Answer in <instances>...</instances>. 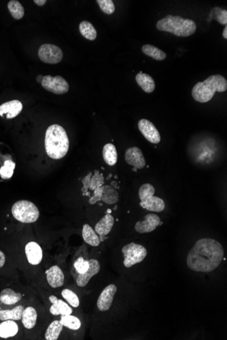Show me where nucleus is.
Returning <instances> with one entry per match:
<instances>
[{"instance_id": "obj_1", "label": "nucleus", "mask_w": 227, "mask_h": 340, "mask_svg": "<svg viewBox=\"0 0 227 340\" xmlns=\"http://www.w3.org/2000/svg\"><path fill=\"white\" fill-rule=\"evenodd\" d=\"M224 258V249L217 240L202 238L195 242L187 255V266L199 272L209 273L217 269Z\"/></svg>"}, {"instance_id": "obj_2", "label": "nucleus", "mask_w": 227, "mask_h": 340, "mask_svg": "<svg viewBox=\"0 0 227 340\" xmlns=\"http://www.w3.org/2000/svg\"><path fill=\"white\" fill-rule=\"evenodd\" d=\"M69 147V138L64 128L59 125L50 126L45 136V149L48 156L52 159H61L68 154Z\"/></svg>"}, {"instance_id": "obj_3", "label": "nucleus", "mask_w": 227, "mask_h": 340, "mask_svg": "<svg viewBox=\"0 0 227 340\" xmlns=\"http://www.w3.org/2000/svg\"><path fill=\"white\" fill-rule=\"evenodd\" d=\"M227 90V81L221 75H212L203 82H199L192 90V96L196 102H207L212 100L216 92L223 93Z\"/></svg>"}, {"instance_id": "obj_4", "label": "nucleus", "mask_w": 227, "mask_h": 340, "mask_svg": "<svg viewBox=\"0 0 227 340\" xmlns=\"http://www.w3.org/2000/svg\"><path fill=\"white\" fill-rule=\"evenodd\" d=\"M156 28L158 30L169 32L178 37H189L195 33L197 25L192 20L184 19L180 16L167 15L158 21Z\"/></svg>"}, {"instance_id": "obj_5", "label": "nucleus", "mask_w": 227, "mask_h": 340, "mask_svg": "<svg viewBox=\"0 0 227 340\" xmlns=\"http://www.w3.org/2000/svg\"><path fill=\"white\" fill-rule=\"evenodd\" d=\"M154 193L155 189L152 185L150 183L142 185L139 190V197L141 201L140 204L144 209L160 213L165 209V202L161 198L154 197Z\"/></svg>"}, {"instance_id": "obj_6", "label": "nucleus", "mask_w": 227, "mask_h": 340, "mask_svg": "<svg viewBox=\"0 0 227 340\" xmlns=\"http://www.w3.org/2000/svg\"><path fill=\"white\" fill-rule=\"evenodd\" d=\"M12 214L17 221L24 224L36 222L39 217L38 208L33 203L28 201H19L12 207Z\"/></svg>"}, {"instance_id": "obj_7", "label": "nucleus", "mask_w": 227, "mask_h": 340, "mask_svg": "<svg viewBox=\"0 0 227 340\" xmlns=\"http://www.w3.org/2000/svg\"><path fill=\"white\" fill-rule=\"evenodd\" d=\"M122 253L124 256V266L131 268L135 264L143 262L147 256V249L140 244L131 242L123 246Z\"/></svg>"}, {"instance_id": "obj_8", "label": "nucleus", "mask_w": 227, "mask_h": 340, "mask_svg": "<svg viewBox=\"0 0 227 340\" xmlns=\"http://www.w3.org/2000/svg\"><path fill=\"white\" fill-rule=\"evenodd\" d=\"M38 57L39 59L48 64H59L64 57L62 50L55 45L46 44H43L38 50Z\"/></svg>"}, {"instance_id": "obj_9", "label": "nucleus", "mask_w": 227, "mask_h": 340, "mask_svg": "<svg viewBox=\"0 0 227 340\" xmlns=\"http://www.w3.org/2000/svg\"><path fill=\"white\" fill-rule=\"evenodd\" d=\"M42 87L46 91L51 92L56 95H63L69 91V84L63 77L57 75L52 77L51 75L44 76L42 82Z\"/></svg>"}, {"instance_id": "obj_10", "label": "nucleus", "mask_w": 227, "mask_h": 340, "mask_svg": "<svg viewBox=\"0 0 227 340\" xmlns=\"http://www.w3.org/2000/svg\"><path fill=\"white\" fill-rule=\"evenodd\" d=\"M138 128L144 137L151 143L157 144L161 141V135L152 122L147 119L140 120Z\"/></svg>"}, {"instance_id": "obj_11", "label": "nucleus", "mask_w": 227, "mask_h": 340, "mask_svg": "<svg viewBox=\"0 0 227 340\" xmlns=\"http://www.w3.org/2000/svg\"><path fill=\"white\" fill-rule=\"evenodd\" d=\"M161 219L156 214L150 213L146 215L142 220L138 221L135 229L138 233H149L154 231L159 226Z\"/></svg>"}, {"instance_id": "obj_12", "label": "nucleus", "mask_w": 227, "mask_h": 340, "mask_svg": "<svg viewBox=\"0 0 227 340\" xmlns=\"http://www.w3.org/2000/svg\"><path fill=\"white\" fill-rule=\"evenodd\" d=\"M116 291V286L114 285V284L107 286L102 291L97 302V306L98 307L99 310L102 311V312H105V311H107L111 308Z\"/></svg>"}, {"instance_id": "obj_13", "label": "nucleus", "mask_w": 227, "mask_h": 340, "mask_svg": "<svg viewBox=\"0 0 227 340\" xmlns=\"http://www.w3.org/2000/svg\"><path fill=\"white\" fill-rule=\"evenodd\" d=\"M125 158L126 163L135 169H142L146 166V160L143 153L138 147L127 149L125 152Z\"/></svg>"}, {"instance_id": "obj_14", "label": "nucleus", "mask_w": 227, "mask_h": 340, "mask_svg": "<svg viewBox=\"0 0 227 340\" xmlns=\"http://www.w3.org/2000/svg\"><path fill=\"white\" fill-rule=\"evenodd\" d=\"M89 268L88 271L86 272L84 274H77L76 276V281L77 285L80 287H85L89 280L93 278L95 275L100 272L101 266L100 262L98 260L92 259L89 260Z\"/></svg>"}, {"instance_id": "obj_15", "label": "nucleus", "mask_w": 227, "mask_h": 340, "mask_svg": "<svg viewBox=\"0 0 227 340\" xmlns=\"http://www.w3.org/2000/svg\"><path fill=\"white\" fill-rule=\"evenodd\" d=\"M23 109V105L19 100H12L0 105V116H6L7 119L15 118Z\"/></svg>"}, {"instance_id": "obj_16", "label": "nucleus", "mask_w": 227, "mask_h": 340, "mask_svg": "<svg viewBox=\"0 0 227 340\" xmlns=\"http://www.w3.org/2000/svg\"><path fill=\"white\" fill-rule=\"evenodd\" d=\"M25 254L29 263L32 265H38L42 262V249L37 242H30L27 244L25 246Z\"/></svg>"}, {"instance_id": "obj_17", "label": "nucleus", "mask_w": 227, "mask_h": 340, "mask_svg": "<svg viewBox=\"0 0 227 340\" xmlns=\"http://www.w3.org/2000/svg\"><path fill=\"white\" fill-rule=\"evenodd\" d=\"M46 280L48 285L52 288L62 287L64 284L65 276L64 272L58 266H53L46 272Z\"/></svg>"}, {"instance_id": "obj_18", "label": "nucleus", "mask_w": 227, "mask_h": 340, "mask_svg": "<svg viewBox=\"0 0 227 340\" xmlns=\"http://www.w3.org/2000/svg\"><path fill=\"white\" fill-rule=\"evenodd\" d=\"M49 300L52 303L51 307H50V312L53 315H70V314H72V311H73L72 307L63 300H59L55 296H50Z\"/></svg>"}, {"instance_id": "obj_19", "label": "nucleus", "mask_w": 227, "mask_h": 340, "mask_svg": "<svg viewBox=\"0 0 227 340\" xmlns=\"http://www.w3.org/2000/svg\"><path fill=\"white\" fill-rule=\"evenodd\" d=\"M114 224V219L113 216L111 214L108 213L95 225V231L100 237L101 241L103 240L104 237L111 233Z\"/></svg>"}, {"instance_id": "obj_20", "label": "nucleus", "mask_w": 227, "mask_h": 340, "mask_svg": "<svg viewBox=\"0 0 227 340\" xmlns=\"http://www.w3.org/2000/svg\"><path fill=\"white\" fill-rule=\"evenodd\" d=\"M136 80L138 85L142 88L145 93H151L155 89V82L151 75L147 73L140 72L136 76Z\"/></svg>"}, {"instance_id": "obj_21", "label": "nucleus", "mask_w": 227, "mask_h": 340, "mask_svg": "<svg viewBox=\"0 0 227 340\" xmlns=\"http://www.w3.org/2000/svg\"><path fill=\"white\" fill-rule=\"evenodd\" d=\"M82 235L86 243L92 246L100 245L101 242L100 237L89 224L84 225L83 228H82Z\"/></svg>"}, {"instance_id": "obj_22", "label": "nucleus", "mask_w": 227, "mask_h": 340, "mask_svg": "<svg viewBox=\"0 0 227 340\" xmlns=\"http://www.w3.org/2000/svg\"><path fill=\"white\" fill-rule=\"evenodd\" d=\"M18 331H19L18 325L12 320H7L0 323V337L1 338L14 337L17 335Z\"/></svg>"}, {"instance_id": "obj_23", "label": "nucleus", "mask_w": 227, "mask_h": 340, "mask_svg": "<svg viewBox=\"0 0 227 340\" xmlns=\"http://www.w3.org/2000/svg\"><path fill=\"white\" fill-rule=\"evenodd\" d=\"M22 299V294L16 293L12 289H5L0 293V301L3 305H13L18 303Z\"/></svg>"}, {"instance_id": "obj_24", "label": "nucleus", "mask_w": 227, "mask_h": 340, "mask_svg": "<svg viewBox=\"0 0 227 340\" xmlns=\"http://www.w3.org/2000/svg\"><path fill=\"white\" fill-rule=\"evenodd\" d=\"M38 314L36 309L32 306L26 307L22 314V323L26 329H33L37 322Z\"/></svg>"}, {"instance_id": "obj_25", "label": "nucleus", "mask_w": 227, "mask_h": 340, "mask_svg": "<svg viewBox=\"0 0 227 340\" xmlns=\"http://www.w3.org/2000/svg\"><path fill=\"white\" fill-rule=\"evenodd\" d=\"M103 157L104 161L109 166L116 165L118 161V153L116 147L112 143L106 144L103 148Z\"/></svg>"}, {"instance_id": "obj_26", "label": "nucleus", "mask_w": 227, "mask_h": 340, "mask_svg": "<svg viewBox=\"0 0 227 340\" xmlns=\"http://www.w3.org/2000/svg\"><path fill=\"white\" fill-rule=\"evenodd\" d=\"M25 307L23 306H18L12 310H0V320L1 321H19L22 319V314Z\"/></svg>"}, {"instance_id": "obj_27", "label": "nucleus", "mask_w": 227, "mask_h": 340, "mask_svg": "<svg viewBox=\"0 0 227 340\" xmlns=\"http://www.w3.org/2000/svg\"><path fill=\"white\" fill-rule=\"evenodd\" d=\"M64 325L60 321H54L50 324L45 332V339L46 340H57L62 332Z\"/></svg>"}, {"instance_id": "obj_28", "label": "nucleus", "mask_w": 227, "mask_h": 340, "mask_svg": "<svg viewBox=\"0 0 227 340\" xmlns=\"http://www.w3.org/2000/svg\"><path fill=\"white\" fill-rule=\"evenodd\" d=\"M142 51L146 55L152 57L156 61H163L167 57L166 54L164 53L163 50L151 44L144 45L142 48Z\"/></svg>"}, {"instance_id": "obj_29", "label": "nucleus", "mask_w": 227, "mask_h": 340, "mask_svg": "<svg viewBox=\"0 0 227 340\" xmlns=\"http://www.w3.org/2000/svg\"><path fill=\"white\" fill-rule=\"evenodd\" d=\"M79 31L81 35L89 40L93 41L96 39L97 31L89 21H82L79 25Z\"/></svg>"}, {"instance_id": "obj_30", "label": "nucleus", "mask_w": 227, "mask_h": 340, "mask_svg": "<svg viewBox=\"0 0 227 340\" xmlns=\"http://www.w3.org/2000/svg\"><path fill=\"white\" fill-rule=\"evenodd\" d=\"M118 194L113 188L109 185L104 186L102 201L108 204H114L118 201Z\"/></svg>"}, {"instance_id": "obj_31", "label": "nucleus", "mask_w": 227, "mask_h": 340, "mask_svg": "<svg viewBox=\"0 0 227 340\" xmlns=\"http://www.w3.org/2000/svg\"><path fill=\"white\" fill-rule=\"evenodd\" d=\"M9 12L11 14L12 17L14 19L19 20L22 19L24 16L25 10L22 4L17 0H11L8 3Z\"/></svg>"}, {"instance_id": "obj_32", "label": "nucleus", "mask_w": 227, "mask_h": 340, "mask_svg": "<svg viewBox=\"0 0 227 340\" xmlns=\"http://www.w3.org/2000/svg\"><path fill=\"white\" fill-rule=\"evenodd\" d=\"M60 322L64 327L71 329V330H78L81 327V321L78 318L75 316L61 315Z\"/></svg>"}, {"instance_id": "obj_33", "label": "nucleus", "mask_w": 227, "mask_h": 340, "mask_svg": "<svg viewBox=\"0 0 227 340\" xmlns=\"http://www.w3.org/2000/svg\"><path fill=\"white\" fill-rule=\"evenodd\" d=\"M208 21H210L212 19H216L218 22L221 25H227V10L215 7L211 10L210 17Z\"/></svg>"}, {"instance_id": "obj_34", "label": "nucleus", "mask_w": 227, "mask_h": 340, "mask_svg": "<svg viewBox=\"0 0 227 340\" xmlns=\"http://www.w3.org/2000/svg\"><path fill=\"white\" fill-rule=\"evenodd\" d=\"M16 165L11 160H8L3 163L2 167L0 168V176L3 179H10L13 175L14 170Z\"/></svg>"}, {"instance_id": "obj_35", "label": "nucleus", "mask_w": 227, "mask_h": 340, "mask_svg": "<svg viewBox=\"0 0 227 340\" xmlns=\"http://www.w3.org/2000/svg\"><path fill=\"white\" fill-rule=\"evenodd\" d=\"M61 296L71 306L78 307L80 305V300H79L78 297L74 291L70 290V289H64L61 292Z\"/></svg>"}, {"instance_id": "obj_36", "label": "nucleus", "mask_w": 227, "mask_h": 340, "mask_svg": "<svg viewBox=\"0 0 227 340\" xmlns=\"http://www.w3.org/2000/svg\"><path fill=\"white\" fill-rule=\"evenodd\" d=\"M74 267L77 274H84L89 268V260H85L82 257H79L74 264Z\"/></svg>"}, {"instance_id": "obj_37", "label": "nucleus", "mask_w": 227, "mask_h": 340, "mask_svg": "<svg viewBox=\"0 0 227 340\" xmlns=\"http://www.w3.org/2000/svg\"><path fill=\"white\" fill-rule=\"evenodd\" d=\"M101 10L106 14H113L115 11L114 3L112 0H97Z\"/></svg>"}, {"instance_id": "obj_38", "label": "nucleus", "mask_w": 227, "mask_h": 340, "mask_svg": "<svg viewBox=\"0 0 227 340\" xmlns=\"http://www.w3.org/2000/svg\"><path fill=\"white\" fill-rule=\"evenodd\" d=\"M104 183V178L102 174H101L98 170H95L94 175L92 177L91 183H90L89 189L91 190H95L97 188L103 186Z\"/></svg>"}, {"instance_id": "obj_39", "label": "nucleus", "mask_w": 227, "mask_h": 340, "mask_svg": "<svg viewBox=\"0 0 227 340\" xmlns=\"http://www.w3.org/2000/svg\"><path fill=\"white\" fill-rule=\"evenodd\" d=\"M103 191H104V185L97 188L94 190V196L89 199V203L91 204H96L99 201H101L103 198Z\"/></svg>"}, {"instance_id": "obj_40", "label": "nucleus", "mask_w": 227, "mask_h": 340, "mask_svg": "<svg viewBox=\"0 0 227 340\" xmlns=\"http://www.w3.org/2000/svg\"><path fill=\"white\" fill-rule=\"evenodd\" d=\"M92 172H89V174L86 176L82 180V182L83 183L84 188L82 189V191L84 192H87L88 189L89 188L90 183H91Z\"/></svg>"}, {"instance_id": "obj_41", "label": "nucleus", "mask_w": 227, "mask_h": 340, "mask_svg": "<svg viewBox=\"0 0 227 340\" xmlns=\"http://www.w3.org/2000/svg\"><path fill=\"white\" fill-rule=\"evenodd\" d=\"M5 262H6V257H5L3 252L0 251V269L3 267Z\"/></svg>"}, {"instance_id": "obj_42", "label": "nucleus", "mask_w": 227, "mask_h": 340, "mask_svg": "<svg viewBox=\"0 0 227 340\" xmlns=\"http://www.w3.org/2000/svg\"><path fill=\"white\" fill-rule=\"evenodd\" d=\"M34 2L37 4L38 6H44L45 3L47 2L46 0H34Z\"/></svg>"}, {"instance_id": "obj_43", "label": "nucleus", "mask_w": 227, "mask_h": 340, "mask_svg": "<svg viewBox=\"0 0 227 340\" xmlns=\"http://www.w3.org/2000/svg\"><path fill=\"white\" fill-rule=\"evenodd\" d=\"M43 78H44V76H43V75H38L37 78H36V81H37L38 83L42 84Z\"/></svg>"}, {"instance_id": "obj_44", "label": "nucleus", "mask_w": 227, "mask_h": 340, "mask_svg": "<svg viewBox=\"0 0 227 340\" xmlns=\"http://www.w3.org/2000/svg\"><path fill=\"white\" fill-rule=\"evenodd\" d=\"M223 37H224L225 39H227V25H225V28L224 31H223Z\"/></svg>"}]
</instances>
